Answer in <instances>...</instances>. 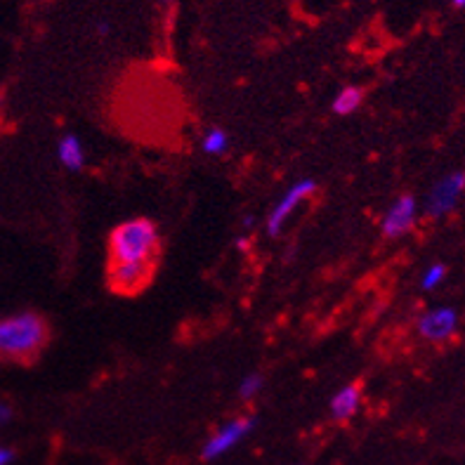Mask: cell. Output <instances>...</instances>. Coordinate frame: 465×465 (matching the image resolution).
<instances>
[{"label":"cell","instance_id":"obj_12","mask_svg":"<svg viewBox=\"0 0 465 465\" xmlns=\"http://www.w3.org/2000/svg\"><path fill=\"white\" fill-rule=\"evenodd\" d=\"M230 149V137L223 128H211L201 137V152L206 156H223Z\"/></svg>","mask_w":465,"mask_h":465},{"label":"cell","instance_id":"obj_2","mask_svg":"<svg viewBox=\"0 0 465 465\" xmlns=\"http://www.w3.org/2000/svg\"><path fill=\"white\" fill-rule=\"evenodd\" d=\"M156 246H159L156 224L144 218L118 224L109 236L112 262H152Z\"/></svg>","mask_w":465,"mask_h":465},{"label":"cell","instance_id":"obj_20","mask_svg":"<svg viewBox=\"0 0 465 465\" xmlns=\"http://www.w3.org/2000/svg\"><path fill=\"white\" fill-rule=\"evenodd\" d=\"M161 3H165V5H171V3H173V0H161Z\"/></svg>","mask_w":465,"mask_h":465},{"label":"cell","instance_id":"obj_13","mask_svg":"<svg viewBox=\"0 0 465 465\" xmlns=\"http://www.w3.org/2000/svg\"><path fill=\"white\" fill-rule=\"evenodd\" d=\"M262 388H265V378L260 376V373H248V376H243L242 383H239V397L243 401H251L262 392Z\"/></svg>","mask_w":465,"mask_h":465},{"label":"cell","instance_id":"obj_18","mask_svg":"<svg viewBox=\"0 0 465 465\" xmlns=\"http://www.w3.org/2000/svg\"><path fill=\"white\" fill-rule=\"evenodd\" d=\"M251 227H255V220H253V215H246V218H243V230H251Z\"/></svg>","mask_w":465,"mask_h":465},{"label":"cell","instance_id":"obj_9","mask_svg":"<svg viewBox=\"0 0 465 465\" xmlns=\"http://www.w3.org/2000/svg\"><path fill=\"white\" fill-rule=\"evenodd\" d=\"M361 407V388L360 385H345L338 390L331 400V419L333 420H350Z\"/></svg>","mask_w":465,"mask_h":465},{"label":"cell","instance_id":"obj_17","mask_svg":"<svg viewBox=\"0 0 465 465\" xmlns=\"http://www.w3.org/2000/svg\"><path fill=\"white\" fill-rule=\"evenodd\" d=\"M97 34H100V35H109V34H112V24H109V22H97Z\"/></svg>","mask_w":465,"mask_h":465},{"label":"cell","instance_id":"obj_1","mask_svg":"<svg viewBox=\"0 0 465 465\" xmlns=\"http://www.w3.org/2000/svg\"><path fill=\"white\" fill-rule=\"evenodd\" d=\"M47 341V324L41 314L17 312L0 317V357L26 361L41 352Z\"/></svg>","mask_w":465,"mask_h":465},{"label":"cell","instance_id":"obj_6","mask_svg":"<svg viewBox=\"0 0 465 465\" xmlns=\"http://www.w3.org/2000/svg\"><path fill=\"white\" fill-rule=\"evenodd\" d=\"M416 331L428 342H447L459 331V312L451 305L428 307L416 322Z\"/></svg>","mask_w":465,"mask_h":465},{"label":"cell","instance_id":"obj_15","mask_svg":"<svg viewBox=\"0 0 465 465\" xmlns=\"http://www.w3.org/2000/svg\"><path fill=\"white\" fill-rule=\"evenodd\" d=\"M12 420V409L7 407L5 401H0V428H5Z\"/></svg>","mask_w":465,"mask_h":465},{"label":"cell","instance_id":"obj_8","mask_svg":"<svg viewBox=\"0 0 465 465\" xmlns=\"http://www.w3.org/2000/svg\"><path fill=\"white\" fill-rule=\"evenodd\" d=\"M152 262H112L109 282L121 293H135L149 279Z\"/></svg>","mask_w":465,"mask_h":465},{"label":"cell","instance_id":"obj_19","mask_svg":"<svg viewBox=\"0 0 465 465\" xmlns=\"http://www.w3.org/2000/svg\"><path fill=\"white\" fill-rule=\"evenodd\" d=\"M454 3V7H465V0H451Z\"/></svg>","mask_w":465,"mask_h":465},{"label":"cell","instance_id":"obj_16","mask_svg":"<svg viewBox=\"0 0 465 465\" xmlns=\"http://www.w3.org/2000/svg\"><path fill=\"white\" fill-rule=\"evenodd\" d=\"M15 460V451L0 444V465H10Z\"/></svg>","mask_w":465,"mask_h":465},{"label":"cell","instance_id":"obj_5","mask_svg":"<svg viewBox=\"0 0 465 465\" xmlns=\"http://www.w3.org/2000/svg\"><path fill=\"white\" fill-rule=\"evenodd\" d=\"M253 428H255V419H251V416L227 420V423L220 425L218 430L208 437L203 449H201V456H203V460L220 459V456H224L234 447H239V444H242L251 432H253Z\"/></svg>","mask_w":465,"mask_h":465},{"label":"cell","instance_id":"obj_3","mask_svg":"<svg viewBox=\"0 0 465 465\" xmlns=\"http://www.w3.org/2000/svg\"><path fill=\"white\" fill-rule=\"evenodd\" d=\"M465 192V173L456 171L449 175L440 177L430 187L428 196H425V213L430 218H444L449 213L459 206L460 196Z\"/></svg>","mask_w":465,"mask_h":465},{"label":"cell","instance_id":"obj_14","mask_svg":"<svg viewBox=\"0 0 465 465\" xmlns=\"http://www.w3.org/2000/svg\"><path fill=\"white\" fill-rule=\"evenodd\" d=\"M444 279H447V267L442 262H435V265L425 267L423 277H420V289L435 291L437 286H442Z\"/></svg>","mask_w":465,"mask_h":465},{"label":"cell","instance_id":"obj_7","mask_svg":"<svg viewBox=\"0 0 465 465\" xmlns=\"http://www.w3.org/2000/svg\"><path fill=\"white\" fill-rule=\"evenodd\" d=\"M416 223H419V201L411 194L397 196L381 220V232L388 239H400V236L409 234L416 227Z\"/></svg>","mask_w":465,"mask_h":465},{"label":"cell","instance_id":"obj_11","mask_svg":"<svg viewBox=\"0 0 465 465\" xmlns=\"http://www.w3.org/2000/svg\"><path fill=\"white\" fill-rule=\"evenodd\" d=\"M361 102H364V90L357 88V85H345V88L336 93V97L331 102V109L338 116H350V114L360 109Z\"/></svg>","mask_w":465,"mask_h":465},{"label":"cell","instance_id":"obj_4","mask_svg":"<svg viewBox=\"0 0 465 465\" xmlns=\"http://www.w3.org/2000/svg\"><path fill=\"white\" fill-rule=\"evenodd\" d=\"M314 192H317V183H314L312 177H302V180L291 184V187L279 196V201L274 203L270 215H267V234L270 236L282 234L283 224L289 223V218L293 215L295 208L301 206L305 199H310Z\"/></svg>","mask_w":465,"mask_h":465},{"label":"cell","instance_id":"obj_10","mask_svg":"<svg viewBox=\"0 0 465 465\" xmlns=\"http://www.w3.org/2000/svg\"><path fill=\"white\" fill-rule=\"evenodd\" d=\"M57 159L59 163L64 165L66 171H81L85 165V149H83L81 140H78L74 133L69 135H62L57 142Z\"/></svg>","mask_w":465,"mask_h":465}]
</instances>
